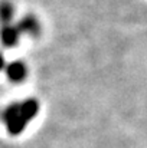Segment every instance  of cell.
<instances>
[{
  "label": "cell",
  "instance_id": "277c9868",
  "mask_svg": "<svg viewBox=\"0 0 147 148\" xmlns=\"http://www.w3.org/2000/svg\"><path fill=\"white\" fill-rule=\"evenodd\" d=\"M16 26H17V29H19L20 33H29L32 36H38L41 33V23L32 14L25 16L22 20H19V23Z\"/></svg>",
  "mask_w": 147,
  "mask_h": 148
},
{
  "label": "cell",
  "instance_id": "7a4b0ae2",
  "mask_svg": "<svg viewBox=\"0 0 147 148\" xmlns=\"http://www.w3.org/2000/svg\"><path fill=\"white\" fill-rule=\"evenodd\" d=\"M20 32L17 29V26H12V25H1L0 27V40L3 43V46L6 48H13L19 45V38H20Z\"/></svg>",
  "mask_w": 147,
  "mask_h": 148
},
{
  "label": "cell",
  "instance_id": "6da1fadb",
  "mask_svg": "<svg viewBox=\"0 0 147 148\" xmlns=\"http://www.w3.org/2000/svg\"><path fill=\"white\" fill-rule=\"evenodd\" d=\"M39 108L41 105L35 98L10 103L1 114V119L6 125L7 132L13 137L20 135L29 125V122L38 115Z\"/></svg>",
  "mask_w": 147,
  "mask_h": 148
},
{
  "label": "cell",
  "instance_id": "8992f818",
  "mask_svg": "<svg viewBox=\"0 0 147 148\" xmlns=\"http://www.w3.org/2000/svg\"><path fill=\"white\" fill-rule=\"evenodd\" d=\"M3 69H6V60H4L3 55L0 53V71H3Z\"/></svg>",
  "mask_w": 147,
  "mask_h": 148
},
{
  "label": "cell",
  "instance_id": "5b68a950",
  "mask_svg": "<svg viewBox=\"0 0 147 148\" xmlns=\"http://www.w3.org/2000/svg\"><path fill=\"white\" fill-rule=\"evenodd\" d=\"M13 14H14L13 6L9 1H1L0 3V22H1V25H10Z\"/></svg>",
  "mask_w": 147,
  "mask_h": 148
},
{
  "label": "cell",
  "instance_id": "3957f363",
  "mask_svg": "<svg viewBox=\"0 0 147 148\" xmlns=\"http://www.w3.org/2000/svg\"><path fill=\"white\" fill-rule=\"evenodd\" d=\"M6 75L12 82H22L28 75V68L22 60H14L6 66Z\"/></svg>",
  "mask_w": 147,
  "mask_h": 148
}]
</instances>
